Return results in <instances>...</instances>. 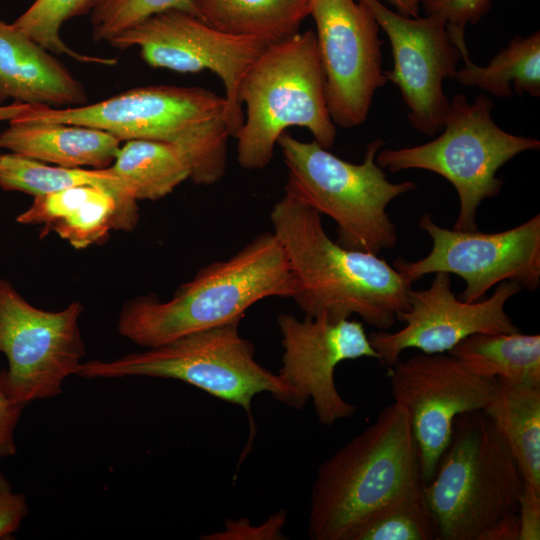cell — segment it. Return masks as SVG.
Returning <instances> with one entry per match:
<instances>
[{
  "mask_svg": "<svg viewBox=\"0 0 540 540\" xmlns=\"http://www.w3.org/2000/svg\"><path fill=\"white\" fill-rule=\"evenodd\" d=\"M270 220L296 281L292 299L306 316L340 321L357 315L386 330L409 309L410 281L377 254L334 242L321 214L291 193L284 191Z\"/></svg>",
  "mask_w": 540,
  "mask_h": 540,
  "instance_id": "6da1fadb",
  "label": "cell"
},
{
  "mask_svg": "<svg viewBox=\"0 0 540 540\" xmlns=\"http://www.w3.org/2000/svg\"><path fill=\"white\" fill-rule=\"evenodd\" d=\"M422 484L408 412L393 402L319 466L310 494L309 537L352 540L376 515L418 495Z\"/></svg>",
  "mask_w": 540,
  "mask_h": 540,
  "instance_id": "7a4b0ae2",
  "label": "cell"
},
{
  "mask_svg": "<svg viewBox=\"0 0 540 540\" xmlns=\"http://www.w3.org/2000/svg\"><path fill=\"white\" fill-rule=\"evenodd\" d=\"M296 281L286 252L273 232L255 236L234 255L200 269L167 301L154 294L122 306L119 334L144 347L240 320L269 297L292 298Z\"/></svg>",
  "mask_w": 540,
  "mask_h": 540,
  "instance_id": "3957f363",
  "label": "cell"
},
{
  "mask_svg": "<svg viewBox=\"0 0 540 540\" xmlns=\"http://www.w3.org/2000/svg\"><path fill=\"white\" fill-rule=\"evenodd\" d=\"M225 97L201 87H138L103 101L68 108L34 106L12 119L30 123L81 125L106 131L121 141L150 139L170 143L184 155L190 179L218 182L226 171Z\"/></svg>",
  "mask_w": 540,
  "mask_h": 540,
  "instance_id": "277c9868",
  "label": "cell"
},
{
  "mask_svg": "<svg viewBox=\"0 0 540 540\" xmlns=\"http://www.w3.org/2000/svg\"><path fill=\"white\" fill-rule=\"evenodd\" d=\"M238 100L245 104L246 116L235 136L237 161L247 170L271 162L278 138L289 127L308 129L324 148L335 143L336 125L312 30L266 46L243 76Z\"/></svg>",
  "mask_w": 540,
  "mask_h": 540,
  "instance_id": "5b68a950",
  "label": "cell"
},
{
  "mask_svg": "<svg viewBox=\"0 0 540 540\" xmlns=\"http://www.w3.org/2000/svg\"><path fill=\"white\" fill-rule=\"evenodd\" d=\"M523 486L502 435L476 410L456 417L435 473L421 491L441 540H478L497 520L517 513Z\"/></svg>",
  "mask_w": 540,
  "mask_h": 540,
  "instance_id": "8992f818",
  "label": "cell"
},
{
  "mask_svg": "<svg viewBox=\"0 0 540 540\" xmlns=\"http://www.w3.org/2000/svg\"><path fill=\"white\" fill-rule=\"evenodd\" d=\"M288 168L284 191L337 224L341 246L380 253L395 247L396 226L386 211L396 197L417 189L413 181L393 183L376 162L385 142L367 146L362 163L334 155L315 140L303 142L284 132L277 140Z\"/></svg>",
  "mask_w": 540,
  "mask_h": 540,
  "instance_id": "52a82bcc",
  "label": "cell"
},
{
  "mask_svg": "<svg viewBox=\"0 0 540 540\" xmlns=\"http://www.w3.org/2000/svg\"><path fill=\"white\" fill-rule=\"evenodd\" d=\"M492 109L493 102L484 94L473 102L464 94L454 95L437 138L412 147L381 148L376 162L389 172L422 169L444 177L459 197L453 229L477 230L478 207L503 186L498 170L516 155L540 148L538 139L500 128Z\"/></svg>",
  "mask_w": 540,
  "mask_h": 540,
  "instance_id": "ba28073f",
  "label": "cell"
},
{
  "mask_svg": "<svg viewBox=\"0 0 540 540\" xmlns=\"http://www.w3.org/2000/svg\"><path fill=\"white\" fill-rule=\"evenodd\" d=\"M240 322L236 320L194 332L112 360L86 361L77 376L179 380L238 405L249 415L253 398L263 392L292 407L289 388L278 374L257 362L253 344L240 334Z\"/></svg>",
  "mask_w": 540,
  "mask_h": 540,
  "instance_id": "9c48e42d",
  "label": "cell"
},
{
  "mask_svg": "<svg viewBox=\"0 0 540 540\" xmlns=\"http://www.w3.org/2000/svg\"><path fill=\"white\" fill-rule=\"evenodd\" d=\"M83 311L79 301L60 311L37 308L0 278V354L8 361L0 388L12 402L25 407L56 397L64 381L77 375L86 355L79 326Z\"/></svg>",
  "mask_w": 540,
  "mask_h": 540,
  "instance_id": "30bf717a",
  "label": "cell"
},
{
  "mask_svg": "<svg viewBox=\"0 0 540 540\" xmlns=\"http://www.w3.org/2000/svg\"><path fill=\"white\" fill-rule=\"evenodd\" d=\"M418 226L429 235L431 251L420 260L397 258L393 263L411 283L431 273L457 275L466 284L459 296L466 302L481 300L504 281L529 291L539 288L540 214L496 233L447 229L436 224L428 213L422 214Z\"/></svg>",
  "mask_w": 540,
  "mask_h": 540,
  "instance_id": "8fae6325",
  "label": "cell"
},
{
  "mask_svg": "<svg viewBox=\"0 0 540 540\" xmlns=\"http://www.w3.org/2000/svg\"><path fill=\"white\" fill-rule=\"evenodd\" d=\"M109 43L118 49L138 47L142 59L153 68L215 73L225 88L226 122L233 138L244 122L238 100L241 80L267 46L256 39L221 32L176 9L144 19Z\"/></svg>",
  "mask_w": 540,
  "mask_h": 540,
  "instance_id": "7c38bea8",
  "label": "cell"
},
{
  "mask_svg": "<svg viewBox=\"0 0 540 540\" xmlns=\"http://www.w3.org/2000/svg\"><path fill=\"white\" fill-rule=\"evenodd\" d=\"M324 75L327 107L342 128L362 125L378 89L382 70L380 26L360 0H309Z\"/></svg>",
  "mask_w": 540,
  "mask_h": 540,
  "instance_id": "4fadbf2b",
  "label": "cell"
},
{
  "mask_svg": "<svg viewBox=\"0 0 540 540\" xmlns=\"http://www.w3.org/2000/svg\"><path fill=\"white\" fill-rule=\"evenodd\" d=\"M394 402L408 412L417 445L422 483L429 482L460 414L483 410L496 379L470 371L451 354H416L390 369Z\"/></svg>",
  "mask_w": 540,
  "mask_h": 540,
  "instance_id": "5bb4252c",
  "label": "cell"
},
{
  "mask_svg": "<svg viewBox=\"0 0 540 540\" xmlns=\"http://www.w3.org/2000/svg\"><path fill=\"white\" fill-rule=\"evenodd\" d=\"M283 347L279 377L291 392L292 408L312 401L318 421L331 426L350 418L357 406L338 392L334 379L337 365L362 357L379 360L363 324L356 320L330 321L325 316L291 314L277 316Z\"/></svg>",
  "mask_w": 540,
  "mask_h": 540,
  "instance_id": "9a60e30c",
  "label": "cell"
},
{
  "mask_svg": "<svg viewBox=\"0 0 540 540\" xmlns=\"http://www.w3.org/2000/svg\"><path fill=\"white\" fill-rule=\"evenodd\" d=\"M360 1L388 37L393 67L384 74L399 89L410 124L425 136L435 135L443 128L450 104L443 83L454 79L461 59L447 22L435 15L405 16L380 0Z\"/></svg>",
  "mask_w": 540,
  "mask_h": 540,
  "instance_id": "2e32d148",
  "label": "cell"
},
{
  "mask_svg": "<svg viewBox=\"0 0 540 540\" xmlns=\"http://www.w3.org/2000/svg\"><path fill=\"white\" fill-rule=\"evenodd\" d=\"M521 290L517 283L504 281L489 298L466 302L453 293L450 274L437 272L428 288L411 290L409 309L396 317L405 324L402 329L371 332L368 339L379 361L392 367L409 348L425 354L445 353L473 334L516 332L520 329L505 305Z\"/></svg>",
  "mask_w": 540,
  "mask_h": 540,
  "instance_id": "e0dca14e",
  "label": "cell"
},
{
  "mask_svg": "<svg viewBox=\"0 0 540 540\" xmlns=\"http://www.w3.org/2000/svg\"><path fill=\"white\" fill-rule=\"evenodd\" d=\"M16 220L42 225V235L52 231L74 248L84 249L106 241L111 230L132 231L139 211L106 189L81 185L35 196Z\"/></svg>",
  "mask_w": 540,
  "mask_h": 540,
  "instance_id": "ac0fdd59",
  "label": "cell"
},
{
  "mask_svg": "<svg viewBox=\"0 0 540 540\" xmlns=\"http://www.w3.org/2000/svg\"><path fill=\"white\" fill-rule=\"evenodd\" d=\"M50 108L82 106V85L51 52L13 24L0 19V103Z\"/></svg>",
  "mask_w": 540,
  "mask_h": 540,
  "instance_id": "d6986e66",
  "label": "cell"
},
{
  "mask_svg": "<svg viewBox=\"0 0 540 540\" xmlns=\"http://www.w3.org/2000/svg\"><path fill=\"white\" fill-rule=\"evenodd\" d=\"M0 133V148L65 168L105 169L112 165L121 140L88 126L10 120Z\"/></svg>",
  "mask_w": 540,
  "mask_h": 540,
  "instance_id": "ffe728a7",
  "label": "cell"
},
{
  "mask_svg": "<svg viewBox=\"0 0 540 540\" xmlns=\"http://www.w3.org/2000/svg\"><path fill=\"white\" fill-rule=\"evenodd\" d=\"M453 43L464 61L454 80L467 87H477L499 98H509L513 92L519 95H540V32L510 40L486 66L475 64L469 51L462 28L447 24Z\"/></svg>",
  "mask_w": 540,
  "mask_h": 540,
  "instance_id": "44dd1931",
  "label": "cell"
},
{
  "mask_svg": "<svg viewBox=\"0 0 540 540\" xmlns=\"http://www.w3.org/2000/svg\"><path fill=\"white\" fill-rule=\"evenodd\" d=\"M209 26L272 45L299 33L310 14L309 0H191Z\"/></svg>",
  "mask_w": 540,
  "mask_h": 540,
  "instance_id": "7402d4cb",
  "label": "cell"
},
{
  "mask_svg": "<svg viewBox=\"0 0 540 540\" xmlns=\"http://www.w3.org/2000/svg\"><path fill=\"white\" fill-rule=\"evenodd\" d=\"M483 411L505 440L524 484L540 491V385L496 379Z\"/></svg>",
  "mask_w": 540,
  "mask_h": 540,
  "instance_id": "603a6c76",
  "label": "cell"
},
{
  "mask_svg": "<svg viewBox=\"0 0 540 540\" xmlns=\"http://www.w3.org/2000/svg\"><path fill=\"white\" fill-rule=\"evenodd\" d=\"M470 371L486 379H505L517 384L540 385V335L477 333L449 352Z\"/></svg>",
  "mask_w": 540,
  "mask_h": 540,
  "instance_id": "cb8c5ba5",
  "label": "cell"
},
{
  "mask_svg": "<svg viewBox=\"0 0 540 540\" xmlns=\"http://www.w3.org/2000/svg\"><path fill=\"white\" fill-rule=\"evenodd\" d=\"M108 168L137 201L161 199L191 175L189 163L177 147L150 139L125 141Z\"/></svg>",
  "mask_w": 540,
  "mask_h": 540,
  "instance_id": "d4e9b609",
  "label": "cell"
},
{
  "mask_svg": "<svg viewBox=\"0 0 540 540\" xmlns=\"http://www.w3.org/2000/svg\"><path fill=\"white\" fill-rule=\"evenodd\" d=\"M81 185L106 189L125 204L138 207L137 200L109 168H65L15 153L0 155V187L4 190L21 191L35 197Z\"/></svg>",
  "mask_w": 540,
  "mask_h": 540,
  "instance_id": "484cf974",
  "label": "cell"
},
{
  "mask_svg": "<svg viewBox=\"0 0 540 540\" xmlns=\"http://www.w3.org/2000/svg\"><path fill=\"white\" fill-rule=\"evenodd\" d=\"M94 0H35L12 24L48 51L77 61L114 65V58H99L71 49L61 38L63 23L90 12Z\"/></svg>",
  "mask_w": 540,
  "mask_h": 540,
  "instance_id": "4316f807",
  "label": "cell"
},
{
  "mask_svg": "<svg viewBox=\"0 0 540 540\" xmlns=\"http://www.w3.org/2000/svg\"><path fill=\"white\" fill-rule=\"evenodd\" d=\"M441 539L422 491L382 511L364 524L352 540Z\"/></svg>",
  "mask_w": 540,
  "mask_h": 540,
  "instance_id": "83f0119b",
  "label": "cell"
},
{
  "mask_svg": "<svg viewBox=\"0 0 540 540\" xmlns=\"http://www.w3.org/2000/svg\"><path fill=\"white\" fill-rule=\"evenodd\" d=\"M172 9L197 17L191 0H94L90 10L92 36L109 42L144 19Z\"/></svg>",
  "mask_w": 540,
  "mask_h": 540,
  "instance_id": "f1b7e54d",
  "label": "cell"
},
{
  "mask_svg": "<svg viewBox=\"0 0 540 540\" xmlns=\"http://www.w3.org/2000/svg\"><path fill=\"white\" fill-rule=\"evenodd\" d=\"M287 512L280 510L272 514L260 525L252 526L248 518L227 519L223 530L204 535L205 540H281L286 537L282 528Z\"/></svg>",
  "mask_w": 540,
  "mask_h": 540,
  "instance_id": "f546056e",
  "label": "cell"
},
{
  "mask_svg": "<svg viewBox=\"0 0 540 540\" xmlns=\"http://www.w3.org/2000/svg\"><path fill=\"white\" fill-rule=\"evenodd\" d=\"M494 0H418L426 15H435L447 24L465 29L476 24L490 10Z\"/></svg>",
  "mask_w": 540,
  "mask_h": 540,
  "instance_id": "4dcf8cb0",
  "label": "cell"
},
{
  "mask_svg": "<svg viewBox=\"0 0 540 540\" xmlns=\"http://www.w3.org/2000/svg\"><path fill=\"white\" fill-rule=\"evenodd\" d=\"M29 513L24 495L16 493L0 472V539L14 534Z\"/></svg>",
  "mask_w": 540,
  "mask_h": 540,
  "instance_id": "1f68e13d",
  "label": "cell"
},
{
  "mask_svg": "<svg viewBox=\"0 0 540 540\" xmlns=\"http://www.w3.org/2000/svg\"><path fill=\"white\" fill-rule=\"evenodd\" d=\"M520 523L519 540L540 539V491L524 484L517 511Z\"/></svg>",
  "mask_w": 540,
  "mask_h": 540,
  "instance_id": "d6a6232c",
  "label": "cell"
},
{
  "mask_svg": "<svg viewBox=\"0 0 540 540\" xmlns=\"http://www.w3.org/2000/svg\"><path fill=\"white\" fill-rule=\"evenodd\" d=\"M23 408L12 402L0 388V459L16 453L15 430Z\"/></svg>",
  "mask_w": 540,
  "mask_h": 540,
  "instance_id": "836d02e7",
  "label": "cell"
},
{
  "mask_svg": "<svg viewBox=\"0 0 540 540\" xmlns=\"http://www.w3.org/2000/svg\"><path fill=\"white\" fill-rule=\"evenodd\" d=\"M519 534V517L517 513H512L493 523L478 540H519Z\"/></svg>",
  "mask_w": 540,
  "mask_h": 540,
  "instance_id": "e575fe53",
  "label": "cell"
},
{
  "mask_svg": "<svg viewBox=\"0 0 540 540\" xmlns=\"http://www.w3.org/2000/svg\"><path fill=\"white\" fill-rule=\"evenodd\" d=\"M34 106L38 105H31L19 102H13L12 104L8 105H0V121H10L31 110Z\"/></svg>",
  "mask_w": 540,
  "mask_h": 540,
  "instance_id": "d590c367",
  "label": "cell"
},
{
  "mask_svg": "<svg viewBox=\"0 0 540 540\" xmlns=\"http://www.w3.org/2000/svg\"><path fill=\"white\" fill-rule=\"evenodd\" d=\"M389 5L393 6L396 11L402 15L410 17H418L420 5L418 0H384Z\"/></svg>",
  "mask_w": 540,
  "mask_h": 540,
  "instance_id": "8d00e7d4",
  "label": "cell"
}]
</instances>
